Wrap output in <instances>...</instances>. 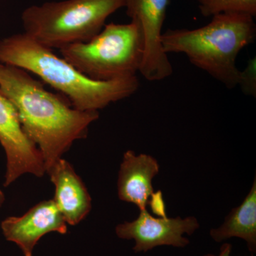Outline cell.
<instances>
[{
  "mask_svg": "<svg viewBox=\"0 0 256 256\" xmlns=\"http://www.w3.org/2000/svg\"><path fill=\"white\" fill-rule=\"evenodd\" d=\"M148 204L150 205L151 210L154 214L160 217H166V206L161 191L154 192L151 195Z\"/></svg>",
  "mask_w": 256,
  "mask_h": 256,
  "instance_id": "obj_15",
  "label": "cell"
},
{
  "mask_svg": "<svg viewBox=\"0 0 256 256\" xmlns=\"http://www.w3.org/2000/svg\"><path fill=\"white\" fill-rule=\"evenodd\" d=\"M8 242L20 247L24 256H32L37 242L46 234L67 233V223L53 200H44L21 216H10L1 223Z\"/></svg>",
  "mask_w": 256,
  "mask_h": 256,
  "instance_id": "obj_8",
  "label": "cell"
},
{
  "mask_svg": "<svg viewBox=\"0 0 256 256\" xmlns=\"http://www.w3.org/2000/svg\"><path fill=\"white\" fill-rule=\"evenodd\" d=\"M55 186L54 201L67 224L76 226L90 213L92 200L73 166L60 158L47 171Z\"/></svg>",
  "mask_w": 256,
  "mask_h": 256,
  "instance_id": "obj_9",
  "label": "cell"
},
{
  "mask_svg": "<svg viewBox=\"0 0 256 256\" xmlns=\"http://www.w3.org/2000/svg\"><path fill=\"white\" fill-rule=\"evenodd\" d=\"M159 172V163L152 156L126 152L118 178L120 200L136 205L140 210H146L150 197L154 192L153 178Z\"/></svg>",
  "mask_w": 256,
  "mask_h": 256,
  "instance_id": "obj_10",
  "label": "cell"
},
{
  "mask_svg": "<svg viewBox=\"0 0 256 256\" xmlns=\"http://www.w3.org/2000/svg\"><path fill=\"white\" fill-rule=\"evenodd\" d=\"M126 0H64L32 5L22 14L24 33L50 48L88 42Z\"/></svg>",
  "mask_w": 256,
  "mask_h": 256,
  "instance_id": "obj_4",
  "label": "cell"
},
{
  "mask_svg": "<svg viewBox=\"0 0 256 256\" xmlns=\"http://www.w3.org/2000/svg\"><path fill=\"white\" fill-rule=\"evenodd\" d=\"M0 92L14 105L26 136L41 152L46 173L76 140L86 138L98 111H82L23 69L0 64Z\"/></svg>",
  "mask_w": 256,
  "mask_h": 256,
  "instance_id": "obj_1",
  "label": "cell"
},
{
  "mask_svg": "<svg viewBox=\"0 0 256 256\" xmlns=\"http://www.w3.org/2000/svg\"><path fill=\"white\" fill-rule=\"evenodd\" d=\"M256 58L249 60L247 66L239 74L238 86L242 92L248 96H256Z\"/></svg>",
  "mask_w": 256,
  "mask_h": 256,
  "instance_id": "obj_14",
  "label": "cell"
},
{
  "mask_svg": "<svg viewBox=\"0 0 256 256\" xmlns=\"http://www.w3.org/2000/svg\"><path fill=\"white\" fill-rule=\"evenodd\" d=\"M210 238L220 242L229 238H238L246 242L249 252H256V178L250 192L238 206L226 216L218 228L210 230Z\"/></svg>",
  "mask_w": 256,
  "mask_h": 256,
  "instance_id": "obj_11",
  "label": "cell"
},
{
  "mask_svg": "<svg viewBox=\"0 0 256 256\" xmlns=\"http://www.w3.org/2000/svg\"><path fill=\"white\" fill-rule=\"evenodd\" d=\"M254 18L242 13L217 14L202 28L166 30L162 36V45L166 54L186 55L197 68L234 88L238 86L240 74L237 57L256 38Z\"/></svg>",
  "mask_w": 256,
  "mask_h": 256,
  "instance_id": "obj_3",
  "label": "cell"
},
{
  "mask_svg": "<svg viewBox=\"0 0 256 256\" xmlns=\"http://www.w3.org/2000/svg\"><path fill=\"white\" fill-rule=\"evenodd\" d=\"M170 0H126V14L148 43L159 41Z\"/></svg>",
  "mask_w": 256,
  "mask_h": 256,
  "instance_id": "obj_12",
  "label": "cell"
},
{
  "mask_svg": "<svg viewBox=\"0 0 256 256\" xmlns=\"http://www.w3.org/2000/svg\"><path fill=\"white\" fill-rule=\"evenodd\" d=\"M200 223L196 217L185 218L152 216L144 210L132 222H126L116 227V234L118 238L134 240V252H146L159 246L185 248L190 240L184 234L191 236L200 228Z\"/></svg>",
  "mask_w": 256,
  "mask_h": 256,
  "instance_id": "obj_7",
  "label": "cell"
},
{
  "mask_svg": "<svg viewBox=\"0 0 256 256\" xmlns=\"http://www.w3.org/2000/svg\"><path fill=\"white\" fill-rule=\"evenodd\" d=\"M232 245L228 242H225L220 248V252L218 255L208 254L203 256H232Z\"/></svg>",
  "mask_w": 256,
  "mask_h": 256,
  "instance_id": "obj_16",
  "label": "cell"
},
{
  "mask_svg": "<svg viewBox=\"0 0 256 256\" xmlns=\"http://www.w3.org/2000/svg\"><path fill=\"white\" fill-rule=\"evenodd\" d=\"M200 12L205 18L224 13L256 15V0H196Z\"/></svg>",
  "mask_w": 256,
  "mask_h": 256,
  "instance_id": "obj_13",
  "label": "cell"
},
{
  "mask_svg": "<svg viewBox=\"0 0 256 256\" xmlns=\"http://www.w3.org/2000/svg\"><path fill=\"white\" fill-rule=\"evenodd\" d=\"M4 201L5 196L4 192H3L1 190H0V208H1L2 206Z\"/></svg>",
  "mask_w": 256,
  "mask_h": 256,
  "instance_id": "obj_17",
  "label": "cell"
},
{
  "mask_svg": "<svg viewBox=\"0 0 256 256\" xmlns=\"http://www.w3.org/2000/svg\"><path fill=\"white\" fill-rule=\"evenodd\" d=\"M62 58L92 80L109 82L136 76L140 68L142 46L134 23L106 24L88 42L60 50Z\"/></svg>",
  "mask_w": 256,
  "mask_h": 256,
  "instance_id": "obj_5",
  "label": "cell"
},
{
  "mask_svg": "<svg viewBox=\"0 0 256 256\" xmlns=\"http://www.w3.org/2000/svg\"><path fill=\"white\" fill-rule=\"evenodd\" d=\"M0 144L6 154L5 188L23 174L42 178L46 173L41 152L24 130L14 105L1 92Z\"/></svg>",
  "mask_w": 256,
  "mask_h": 256,
  "instance_id": "obj_6",
  "label": "cell"
},
{
  "mask_svg": "<svg viewBox=\"0 0 256 256\" xmlns=\"http://www.w3.org/2000/svg\"><path fill=\"white\" fill-rule=\"evenodd\" d=\"M0 64L13 66L40 77L62 92L74 108L98 111L112 102L136 94L137 76L109 82L86 76L64 58L25 34L12 35L0 41Z\"/></svg>",
  "mask_w": 256,
  "mask_h": 256,
  "instance_id": "obj_2",
  "label": "cell"
}]
</instances>
